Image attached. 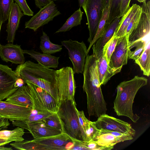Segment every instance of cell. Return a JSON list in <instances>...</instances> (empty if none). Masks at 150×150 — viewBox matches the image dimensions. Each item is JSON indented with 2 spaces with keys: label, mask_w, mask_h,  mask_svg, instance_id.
Returning a JSON list of instances; mask_svg holds the SVG:
<instances>
[{
  "label": "cell",
  "mask_w": 150,
  "mask_h": 150,
  "mask_svg": "<svg viewBox=\"0 0 150 150\" xmlns=\"http://www.w3.org/2000/svg\"><path fill=\"white\" fill-rule=\"evenodd\" d=\"M148 79L135 76L132 79L120 83L117 87V93L113 108L118 116H125L136 122L140 117L134 114L132 109L135 96L138 90L147 85Z\"/></svg>",
  "instance_id": "cell-1"
},
{
  "label": "cell",
  "mask_w": 150,
  "mask_h": 150,
  "mask_svg": "<svg viewBox=\"0 0 150 150\" xmlns=\"http://www.w3.org/2000/svg\"><path fill=\"white\" fill-rule=\"evenodd\" d=\"M14 72L24 82L29 81L46 91L56 101L55 70L28 61L18 65Z\"/></svg>",
  "instance_id": "cell-2"
},
{
  "label": "cell",
  "mask_w": 150,
  "mask_h": 150,
  "mask_svg": "<svg viewBox=\"0 0 150 150\" xmlns=\"http://www.w3.org/2000/svg\"><path fill=\"white\" fill-rule=\"evenodd\" d=\"M10 145L16 149L26 150H71L73 146L71 138L63 132L52 136L14 142Z\"/></svg>",
  "instance_id": "cell-3"
},
{
  "label": "cell",
  "mask_w": 150,
  "mask_h": 150,
  "mask_svg": "<svg viewBox=\"0 0 150 150\" xmlns=\"http://www.w3.org/2000/svg\"><path fill=\"white\" fill-rule=\"evenodd\" d=\"M76 105L75 100H65L59 106L57 113L62 125V132L72 138L83 141Z\"/></svg>",
  "instance_id": "cell-4"
},
{
  "label": "cell",
  "mask_w": 150,
  "mask_h": 150,
  "mask_svg": "<svg viewBox=\"0 0 150 150\" xmlns=\"http://www.w3.org/2000/svg\"><path fill=\"white\" fill-rule=\"evenodd\" d=\"M55 73L56 102L59 107L61 103L65 100H75L76 86L74 73L71 67H63L55 70Z\"/></svg>",
  "instance_id": "cell-5"
},
{
  "label": "cell",
  "mask_w": 150,
  "mask_h": 150,
  "mask_svg": "<svg viewBox=\"0 0 150 150\" xmlns=\"http://www.w3.org/2000/svg\"><path fill=\"white\" fill-rule=\"evenodd\" d=\"M33 104L32 110L43 112L56 113L59 106L47 92L35 84L26 81Z\"/></svg>",
  "instance_id": "cell-6"
},
{
  "label": "cell",
  "mask_w": 150,
  "mask_h": 150,
  "mask_svg": "<svg viewBox=\"0 0 150 150\" xmlns=\"http://www.w3.org/2000/svg\"><path fill=\"white\" fill-rule=\"evenodd\" d=\"M62 45L68 50L69 58L72 63L74 74L82 73L86 57L88 54L84 42L71 39L61 42Z\"/></svg>",
  "instance_id": "cell-7"
},
{
  "label": "cell",
  "mask_w": 150,
  "mask_h": 150,
  "mask_svg": "<svg viewBox=\"0 0 150 150\" xmlns=\"http://www.w3.org/2000/svg\"><path fill=\"white\" fill-rule=\"evenodd\" d=\"M86 16L89 36L90 43L93 39L102 17L103 7V0H86L82 6Z\"/></svg>",
  "instance_id": "cell-8"
},
{
  "label": "cell",
  "mask_w": 150,
  "mask_h": 150,
  "mask_svg": "<svg viewBox=\"0 0 150 150\" xmlns=\"http://www.w3.org/2000/svg\"><path fill=\"white\" fill-rule=\"evenodd\" d=\"M61 14L53 1L40 9L39 11L25 22V28L36 31L40 27L47 24L55 17Z\"/></svg>",
  "instance_id": "cell-9"
},
{
  "label": "cell",
  "mask_w": 150,
  "mask_h": 150,
  "mask_svg": "<svg viewBox=\"0 0 150 150\" xmlns=\"http://www.w3.org/2000/svg\"><path fill=\"white\" fill-rule=\"evenodd\" d=\"M93 122L99 129L118 132L129 134L133 137L135 134V130L130 124L106 114L100 115Z\"/></svg>",
  "instance_id": "cell-10"
},
{
  "label": "cell",
  "mask_w": 150,
  "mask_h": 150,
  "mask_svg": "<svg viewBox=\"0 0 150 150\" xmlns=\"http://www.w3.org/2000/svg\"><path fill=\"white\" fill-rule=\"evenodd\" d=\"M128 52V37L125 34L119 38L108 64L110 68L117 74L127 64Z\"/></svg>",
  "instance_id": "cell-11"
},
{
  "label": "cell",
  "mask_w": 150,
  "mask_h": 150,
  "mask_svg": "<svg viewBox=\"0 0 150 150\" xmlns=\"http://www.w3.org/2000/svg\"><path fill=\"white\" fill-rule=\"evenodd\" d=\"M142 13L138 24L128 37V46L143 39L150 35V1H144L141 7Z\"/></svg>",
  "instance_id": "cell-12"
},
{
  "label": "cell",
  "mask_w": 150,
  "mask_h": 150,
  "mask_svg": "<svg viewBox=\"0 0 150 150\" xmlns=\"http://www.w3.org/2000/svg\"><path fill=\"white\" fill-rule=\"evenodd\" d=\"M32 111V109L28 107L0 100V116L12 122L27 119Z\"/></svg>",
  "instance_id": "cell-13"
},
{
  "label": "cell",
  "mask_w": 150,
  "mask_h": 150,
  "mask_svg": "<svg viewBox=\"0 0 150 150\" xmlns=\"http://www.w3.org/2000/svg\"><path fill=\"white\" fill-rule=\"evenodd\" d=\"M18 78L8 66L0 64V100L7 98L19 88L15 86Z\"/></svg>",
  "instance_id": "cell-14"
},
{
  "label": "cell",
  "mask_w": 150,
  "mask_h": 150,
  "mask_svg": "<svg viewBox=\"0 0 150 150\" xmlns=\"http://www.w3.org/2000/svg\"><path fill=\"white\" fill-rule=\"evenodd\" d=\"M12 124L13 126L28 130L34 139L55 136L62 133L61 130L49 126L40 121L23 124L16 120L12 122Z\"/></svg>",
  "instance_id": "cell-15"
},
{
  "label": "cell",
  "mask_w": 150,
  "mask_h": 150,
  "mask_svg": "<svg viewBox=\"0 0 150 150\" xmlns=\"http://www.w3.org/2000/svg\"><path fill=\"white\" fill-rule=\"evenodd\" d=\"M23 50L20 45L8 43L5 45L0 44V57L6 62L19 65L23 64L25 61Z\"/></svg>",
  "instance_id": "cell-16"
},
{
  "label": "cell",
  "mask_w": 150,
  "mask_h": 150,
  "mask_svg": "<svg viewBox=\"0 0 150 150\" xmlns=\"http://www.w3.org/2000/svg\"><path fill=\"white\" fill-rule=\"evenodd\" d=\"M24 15L23 12L16 2H14L10 11L7 24V40L8 42L13 43L16 31L19 26L21 19Z\"/></svg>",
  "instance_id": "cell-17"
},
{
  "label": "cell",
  "mask_w": 150,
  "mask_h": 150,
  "mask_svg": "<svg viewBox=\"0 0 150 150\" xmlns=\"http://www.w3.org/2000/svg\"><path fill=\"white\" fill-rule=\"evenodd\" d=\"M120 18V17H116L109 24L103 34L92 45L93 54L97 59L102 55L104 46L114 35L118 25Z\"/></svg>",
  "instance_id": "cell-18"
},
{
  "label": "cell",
  "mask_w": 150,
  "mask_h": 150,
  "mask_svg": "<svg viewBox=\"0 0 150 150\" xmlns=\"http://www.w3.org/2000/svg\"><path fill=\"white\" fill-rule=\"evenodd\" d=\"M5 101L16 105L28 106L32 109L33 108L28 87L26 84L19 87L6 98Z\"/></svg>",
  "instance_id": "cell-19"
},
{
  "label": "cell",
  "mask_w": 150,
  "mask_h": 150,
  "mask_svg": "<svg viewBox=\"0 0 150 150\" xmlns=\"http://www.w3.org/2000/svg\"><path fill=\"white\" fill-rule=\"evenodd\" d=\"M23 51L24 54L30 55V57L34 59L38 63L45 67L56 69L58 67L59 57L41 53L33 50H24Z\"/></svg>",
  "instance_id": "cell-20"
},
{
  "label": "cell",
  "mask_w": 150,
  "mask_h": 150,
  "mask_svg": "<svg viewBox=\"0 0 150 150\" xmlns=\"http://www.w3.org/2000/svg\"><path fill=\"white\" fill-rule=\"evenodd\" d=\"M97 64L100 84L105 85L117 73L109 67L103 51L102 55L97 59Z\"/></svg>",
  "instance_id": "cell-21"
},
{
  "label": "cell",
  "mask_w": 150,
  "mask_h": 150,
  "mask_svg": "<svg viewBox=\"0 0 150 150\" xmlns=\"http://www.w3.org/2000/svg\"><path fill=\"white\" fill-rule=\"evenodd\" d=\"M25 133L24 129L19 127L12 130H0V146H3L12 142L24 140L23 136Z\"/></svg>",
  "instance_id": "cell-22"
},
{
  "label": "cell",
  "mask_w": 150,
  "mask_h": 150,
  "mask_svg": "<svg viewBox=\"0 0 150 150\" xmlns=\"http://www.w3.org/2000/svg\"><path fill=\"white\" fill-rule=\"evenodd\" d=\"M140 7L136 4H133L121 17L115 32L117 36L119 38L125 35L127 26Z\"/></svg>",
  "instance_id": "cell-23"
},
{
  "label": "cell",
  "mask_w": 150,
  "mask_h": 150,
  "mask_svg": "<svg viewBox=\"0 0 150 150\" xmlns=\"http://www.w3.org/2000/svg\"><path fill=\"white\" fill-rule=\"evenodd\" d=\"M100 130V132L90 141L100 146L110 147L114 146L119 142L127 140L125 138L116 137L104 129Z\"/></svg>",
  "instance_id": "cell-24"
},
{
  "label": "cell",
  "mask_w": 150,
  "mask_h": 150,
  "mask_svg": "<svg viewBox=\"0 0 150 150\" xmlns=\"http://www.w3.org/2000/svg\"><path fill=\"white\" fill-rule=\"evenodd\" d=\"M135 62L139 65L143 74L149 76L150 75V40L147 42L145 48L140 57Z\"/></svg>",
  "instance_id": "cell-25"
},
{
  "label": "cell",
  "mask_w": 150,
  "mask_h": 150,
  "mask_svg": "<svg viewBox=\"0 0 150 150\" xmlns=\"http://www.w3.org/2000/svg\"><path fill=\"white\" fill-rule=\"evenodd\" d=\"M40 38V48L43 53L51 54L62 50V45L52 43L45 32L42 31V35Z\"/></svg>",
  "instance_id": "cell-26"
},
{
  "label": "cell",
  "mask_w": 150,
  "mask_h": 150,
  "mask_svg": "<svg viewBox=\"0 0 150 150\" xmlns=\"http://www.w3.org/2000/svg\"><path fill=\"white\" fill-rule=\"evenodd\" d=\"M150 40V35L145 38L135 41L128 46V48H134V50H128V57L134 61L137 59L144 50L147 42Z\"/></svg>",
  "instance_id": "cell-27"
},
{
  "label": "cell",
  "mask_w": 150,
  "mask_h": 150,
  "mask_svg": "<svg viewBox=\"0 0 150 150\" xmlns=\"http://www.w3.org/2000/svg\"><path fill=\"white\" fill-rule=\"evenodd\" d=\"M109 7L104 8L103 15L99 23L95 35L91 42L90 43L87 50L88 54L93 45L103 33L108 25Z\"/></svg>",
  "instance_id": "cell-28"
},
{
  "label": "cell",
  "mask_w": 150,
  "mask_h": 150,
  "mask_svg": "<svg viewBox=\"0 0 150 150\" xmlns=\"http://www.w3.org/2000/svg\"><path fill=\"white\" fill-rule=\"evenodd\" d=\"M83 13L80 8H79L67 19L62 26L55 33L69 31L73 27L80 25Z\"/></svg>",
  "instance_id": "cell-29"
},
{
  "label": "cell",
  "mask_w": 150,
  "mask_h": 150,
  "mask_svg": "<svg viewBox=\"0 0 150 150\" xmlns=\"http://www.w3.org/2000/svg\"><path fill=\"white\" fill-rule=\"evenodd\" d=\"M122 0H110L108 20V24L116 17H120V8Z\"/></svg>",
  "instance_id": "cell-30"
},
{
  "label": "cell",
  "mask_w": 150,
  "mask_h": 150,
  "mask_svg": "<svg viewBox=\"0 0 150 150\" xmlns=\"http://www.w3.org/2000/svg\"><path fill=\"white\" fill-rule=\"evenodd\" d=\"M39 121L44 123L51 127L60 130L62 132V125L57 112L53 113Z\"/></svg>",
  "instance_id": "cell-31"
},
{
  "label": "cell",
  "mask_w": 150,
  "mask_h": 150,
  "mask_svg": "<svg viewBox=\"0 0 150 150\" xmlns=\"http://www.w3.org/2000/svg\"><path fill=\"white\" fill-rule=\"evenodd\" d=\"M119 38L114 33L112 37L103 47V51L104 53L108 64L110 57L115 49Z\"/></svg>",
  "instance_id": "cell-32"
},
{
  "label": "cell",
  "mask_w": 150,
  "mask_h": 150,
  "mask_svg": "<svg viewBox=\"0 0 150 150\" xmlns=\"http://www.w3.org/2000/svg\"><path fill=\"white\" fill-rule=\"evenodd\" d=\"M76 110L82 140L83 141L86 142V133L90 120H88L86 117L83 111H79L77 108Z\"/></svg>",
  "instance_id": "cell-33"
},
{
  "label": "cell",
  "mask_w": 150,
  "mask_h": 150,
  "mask_svg": "<svg viewBox=\"0 0 150 150\" xmlns=\"http://www.w3.org/2000/svg\"><path fill=\"white\" fill-rule=\"evenodd\" d=\"M14 0H0V7L1 11L3 23L8 20L13 4Z\"/></svg>",
  "instance_id": "cell-34"
},
{
  "label": "cell",
  "mask_w": 150,
  "mask_h": 150,
  "mask_svg": "<svg viewBox=\"0 0 150 150\" xmlns=\"http://www.w3.org/2000/svg\"><path fill=\"white\" fill-rule=\"evenodd\" d=\"M141 13L142 8L141 7L131 21L127 28L125 34L128 37L132 32L137 27Z\"/></svg>",
  "instance_id": "cell-35"
},
{
  "label": "cell",
  "mask_w": 150,
  "mask_h": 150,
  "mask_svg": "<svg viewBox=\"0 0 150 150\" xmlns=\"http://www.w3.org/2000/svg\"><path fill=\"white\" fill-rule=\"evenodd\" d=\"M101 130L98 129L93 122L89 121V125L86 133V142H89L99 134Z\"/></svg>",
  "instance_id": "cell-36"
},
{
  "label": "cell",
  "mask_w": 150,
  "mask_h": 150,
  "mask_svg": "<svg viewBox=\"0 0 150 150\" xmlns=\"http://www.w3.org/2000/svg\"><path fill=\"white\" fill-rule=\"evenodd\" d=\"M19 6L24 15L33 16L34 13L28 5L25 0H14Z\"/></svg>",
  "instance_id": "cell-37"
},
{
  "label": "cell",
  "mask_w": 150,
  "mask_h": 150,
  "mask_svg": "<svg viewBox=\"0 0 150 150\" xmlns=\"http://www.w3.org/2000/svg\"><path fill=\"white\" fill-rule=\"evenodd\" d=\"M86 146L89 150H110L114 148V146L108 147L100 146L91 141L86 142Z\"/></svg>",
  "instance_id": "cell-38"
},
{
  "label": "cell",
  "mask_w": 150,
  "mask_h": 150,
  "mask_svg": "<svg viewBox=\"0 0 150 150\" xmlns=\"http://www.w3.org/2000/svg\"><path fill=\"white\" fill-rule=\"evenodd\" d=\"M73 146L72 150H89L86 146V142L76 139L71 138Z\"/></svg>",
  "instance_id": "cell-39"
},
{
  "label": "cell",
  "mask_w": 150,
  "mask_h": 150,
  "mask_svg": "<svg viewBox=\"0 0 150 150\" xmlns=\"http://www.w3.org/2000/svg\"><path fill=\"white\" fill-rule=\"evenodd\" d=\"M131 0H122L120 8V17L127 11L130 8L129 4Z\"/></svg>",
  "instance_id": "cell-40"
},
{
  "label": "cell",
  "mask_w": 150,
  "mask_h": 150,
  "mask_svg": "<svg viewBox=\"0 0 150 150\" xmlns=\"http://www.w3.org/2000/svg\"><path fill=\"white\" fill-rule=\"evenodd\" d=\"M36 6L40 9L50 3L51 0H35Z\"/></svg>",
  "instance_id": "cell-41"
},
{
  "label": "cell",
  "mask_w": 150,
  "mask_h": 150,
  "mask_svg": "<svg viewBox=\"0 0 150 150\" xmlns=\"http://www.w3.org/2000/svg\"><path fill=\"white\" fill-rule=\"evenodd\" d=\"M8 120L7 118L0 117V128L6 129L10 125Z\"/></svg>",
  "instance_id": "cell-42"
},
{
  "label": "cell",
  "mask_w": 150,
  "mask_h": 150,
  "mask_svg": "<svg viewBox=\"0 0 150 150\" xmlns=\"http://www.w3.org/2000/svg\"><path fill=\"white\" fill-rule=\"evenodd\" d=\"M25 82L21 78H18L15 84L16 87L19 88L25 84Z\"/></svg>",
  "instance_id": "cell-43"
},
{
  "label": "cell",
  "mask_w": 150,
  "mask_h": 150,
  "mask_svg": "<svg viewBox=\"0 0 150 150\" xmlns=\"http://www.w3.org/2000/svg\"><path fill=\"white\" fill-rule=\"evenodd\" d=\"M111 0H103V7H109Z\"/></svg>",
  "instance_id": "cell-44"
},
{
  "label": "cell",
  "mask_w": 150,
  "mask_h": 150,
  "mask_svg": "<svg viewBox=\"0 0 150 150\" xmlns=\"http://www.w3.org/2000/svg\"><path fill=\"white\" fill-rule=\"evenodd\" d=\"M3 23H4L3 20L2 15L0 7V35L1 26Z\"/></svg>",
  "instance_id": "cell-45"
},
{
  "label": "cell",
  "mask_w": 150,
  "mask_h": 150,
  "mask_svg": "<svg viewBox=\"0 0 150 150\" xmlns=\"http://www.w3.org/2000/svg\"><path fill=\"white\" fill-rule=\"evenodd\" d=\"M12 149L11 147H4L3 146H0V150H11Z\"/></svg>",
  "instance_id": "cell-46"
},
{
  "label": "cell",
  "mask_w": 150,
  "mask_h": 150,
  "mask_svg": "<svg viewBox=\"0 0 150 150\" xmlns=\"http://www.w3.org/2000/svg\"><path fill=\"white\" fill-rule=\"evenodd\" d=\"M86 1V0H78L79 6V7H81L83 4Z\"/></svg>",
  "instance_id": "cell-47"
},
{
  "label": "cell",
  "mask_w": 150,
  "mask_h": 150,
  "mask_svg": "<svg viewBox=\"0 0 150 150\" xmlns=\"http://www.w3.org/2000/svg\"><path fill=\"white\" fill-rule=\"evenodd\" d=\"M140 2H143L144 1H146V0H137Z\"/></svg>",
  "instance_id": "cell-48"
},
{
  "label": "cell",
  "mask_w": 150,
  "mask_h": 150,
  "mask_svg": "<svg viewBox=\"0 0 150 150\" xmlns=\"http://www.w3.org/2000/svg\"><path fill=\"white\" fill-rule=\"evenodd\" d=\"M0 117H1L0 116Z\"/></svg>",
  "instance_id": "cell-49"
}]
</instances>
